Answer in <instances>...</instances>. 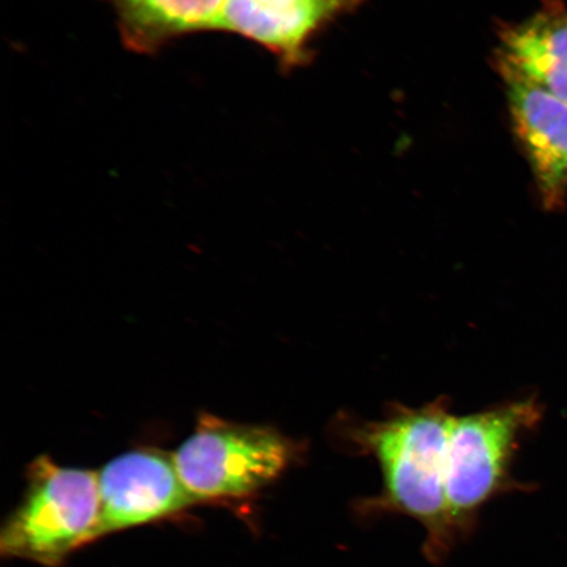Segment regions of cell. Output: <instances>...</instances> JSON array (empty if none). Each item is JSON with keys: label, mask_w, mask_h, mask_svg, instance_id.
Returning <instances> with one entry per match:
<instances>
[{"label": "cell", "mask_w": 567, "mask_h": 567, "mask_svg": "<svg viewBox=\"0 0 567 567\" xmlns=\"http://www.w3.org/2000/svg\"><path fill=\"white\" fill-rule=\"evenodd\" d=\"M496 62L567 102V9L547 0L519 24L503 27Z\"/></svg>", "instance_id": "8"}, {"label": "cell", "mask_w": 567, "mask_h": 567, "mask_svg": "<svg viewBox=\"0 0 567 567\" xmlns=\"http://www.w3.org/2000/svg\"><path fill=\"white\" fill-rule=\"evenodd\" d=\"M115 10L127 51L155 54L169 42L218 32L228 0H105Z\"/></svg>", "instance_id": "9"}, {"label": "cell", "mask_w": 567, "mask_h": 567, "mask_svg": "<svg viewBox=\"0 0 567 567\" xmlns=\"http://www.w3.org/2000/svg\"><path fill=\"white\" fill-rule=\"evenodd\" d=\"M451 420L439 401L359 430L360 443L380 463L390 503L432 528L450 517L445 467Z\"/></svg>", "instance_id": "2"}, {"label": "cell", "mask_w": 567, "mask_h": 567, "mask_svg": "<svg viewBox=\"0 0 567 567\" xmlns=\"http://www.w3.org/2000/svg\"><path fill=\"white\" fill-rule=\"evenodd\" d=\"M292 453L278 431L204 414L173 457L184 487L198 503L258 493L287 470Z\"/></svg>", "instance_id": "3"}, {"label": "cell", "mask_w": 567, "mask_h": 567, "mask_svg": "<svg viewBox=\"0 0 567 567\" xmlns=\"http://www.w3.org/2000/svg\"><path fill=\"white\" fill-rule=\"evenodd\" d=\"M529 403H513L452 416L446 445L445 494L449 516L471 514L506 476L517 437L535 421Z\"/></svg>", "instance_id": "4"}, {"label": "cell", "mask_w": 567, "mask_h": 567, "mask_svg": "<svg viewBox=\"0 0 567 567\" xmlns=\"http://www.w3.org/2000/svg\"><path fill=\"white\" fill-rule=\"evenodd\" d=\"M101 536L144 526L195 505L176 471L174 457L136 450L110 461L97 473Z\"/></svg>", "instance_id": "5"}, {"label": "cell", "mask_w": 567, "mask_h": 567, "mask_svg": "<svg viewBox=\"0 0 567 567\" xmlns=\"http://www.w3.org/2000/svg\"><path fill=\"white\" fill-rule=\"evenodd\" d=\"M101 516L97 473L40 456L28 467L23 499L0 532V553L59 566L101 537Z\"/></svg>", "instance_id": "1"}, {"label": "cell", "mask_w": 567, "mask_h": 567, "mask_svg": "<svg viewBox=\"0 0 567 567\" xmlns=\"http://www.w3.org/2000/svg\"><path fill=\"white\" fill-rule=\"evenodd\" d=\"M506 83L515 133L548 209L561 205L567 193V102L538 87L506 63L496 62Z\"/></svg>", "instance_id": "6"}, {"label": "cell", "mask_w": 567, "mask_h": 567, "mask_svg": "<svg viewBox=\"0 0 567 567\" xmlns=\"http://www.w3.org/2000/svg\"><path fill=\"white\" fill-rule=\"evenodd\" d=\"M359 0H228L219 33L239 35L279 60L282 70L310 59V41Z\"/></svg>", "instance_id": "7"}]
</instances>
